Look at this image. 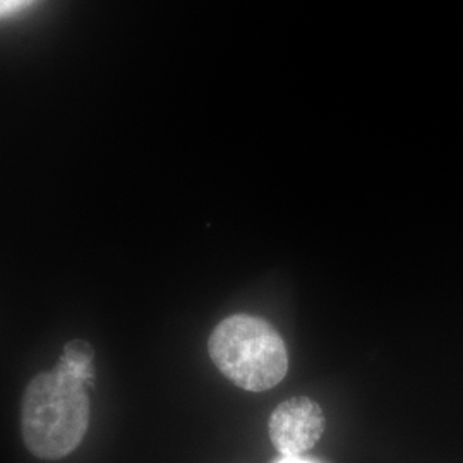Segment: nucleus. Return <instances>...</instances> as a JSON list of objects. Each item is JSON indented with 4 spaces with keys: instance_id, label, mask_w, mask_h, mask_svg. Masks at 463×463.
Here are the masks:
<instances>
[{
    "instance_id": "f257e3e1",
    "label": "nucleus",
    "mask_w": 463,
    "mask_h": 463,
    "mask_svg": "<svg viewBox=\"0 0 463 463\" xmlns=\"http://www.w3.org/2000/svg\"><path fill=\"white\" fill-rule=\"evenodd\" d=\"M83 381L55 365L26 386L21 432L26 448L42 460H61L81 445L90 426V397Z\"/></svg>"
},
{
    "instance_id": "f03ea898",
    "label": "nucleus",
    "mask_w": 463,
    "mask_h": 463,
    "mask_svg": "<svg viewBox=\"0 0 463 463\" xmlns=\"http://www.w3.org/2000/svg\"><path fill=\"white\" fill-rule=\"evenodd\" d=\"M208 352L218 371L248 392L271 390L288 371V352L280 333L258 316L225 317L212 333Z\"/></svg>"
},
{
    "instance_id": "7ed1b4c3",
    "label": "nucleus",
    "mask_w": 463,
    "mask_h": 463,
    "mask_svg": "<svg viewBox=\"0 0 463 463\" xmlns=\"http://www.w3.org/2000/svg\"><path fill=\"white\" fill-rule=\"evenodd\" d=\"M326 428L323 409L315 400L294 397L281 402L269 417V438L283 457H300L321 439Z\"/></svg>"
},
{
    "instance_id": "20e7f679",
    "label": "nucleus",
    "mask_w": 463,
    "mask_h": 463,
    "mask_svg": "<svg viewBox=\"0 0 463 463\" xmlns=\"http://www.w3.org/2000/svg\"><path fill=\"white\" fill-rule=\"evenodd\" d=\"M93 359H95V352L88 342L72 340L64 347L57 367L66 371L67 374L83 381L84 384L90 388L93 386V381H95Z\"/></svg>"
},
{
    "instance_id": "39448f33",
    "label": "nucleus",
    "mask_w": 463,
    "mask_h": 463,
    "mask_svg": "<svg viewBox=\"0 0 463 463\" xmlns=\"http://www.w3.org/2000/svg\"><path fill=\"white\" fill-rule=\"evenodd\" d=\"M36 0H0V19L16 16L24 9L32 7Z\"/></svg>"
},
{
    "instance_id": "423d86ee",
    "label": "nucleus",
    "mask_w": 463,
    "mask_h": 463,
    "mask_svg": "<svg viewBox=\"0 0 463 463\" xmlns=\"http://www.w3.org/2000/svg\"><path fill=\"white\" fill-rule=\"evenodd\" d=\"M279 463H311L307 462V460H300L298 457H283L280 462Z\"/></svg>"
}]
</instances>
